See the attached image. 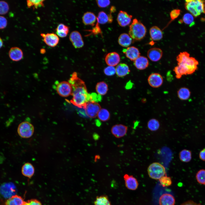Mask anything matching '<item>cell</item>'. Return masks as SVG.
<instances>
[{
  "mask_svg": "<svg viewBox=\"0 0 205 205\" xmlns=\"http://www.w3.org/2000/svg\"><path fill=\"white\" fill-rule=\"evenodd\" d=\"M68 82L71 85L72 91V99L70 102L75 106L84 109L87 103L89 101H94L95 97L87 92L84 82L80 78L76 72L71 75Z\"/></svg>",
  "mask_w": 205,
  "mask_h": 205,
  "instance_id": "cell-1",
  "label": "cell"
},
{
  "mask_svg": "<svg viewBox=\"0 0 205 205\" xmlns=\"http://www.w3.org/2000/svg\"><path fill=\"white\" fill-rule=\"evenodd\" d=\"M177 65L173 71L177 79L184 75L192 74L197 69L198 62L194 58L190 56L187 52H180L177 57Z\"/></svg>",
  "mask_w": 205,
  "mask_h": 205,
  "instance_id": "cell-2",
  "label": "cell"
},
{
  "mask_svg": "<svg viewBox=\"0 0 205 205\" xmlns=\"http://www.w3.org/2000/svg\"><path fill=\"white\" fill-rule=\"evenodd\" d=\"M146 29L145 26L140 22L136 19H134L130 25L129 34L133 39L140 40L145 36Z\"/></svg>",
  "mask_w": 205,
  "mask_h": 205,
  "instance_id": "cell-3",
  "label": "cell"
},
{
  "mask_svg": "<svg viewBox=\"0 0 205 205\" xmlns=\"http://www.w3.org/2000/svg\"><path fill=\"white\" fill-rule=\"evenodd\" d=\"M185 9L195 17L204 13L205 0H186L185 1Z\"/></svg>",
  "mask_w": 205,
  "mask_h": 205,
  "instance_id": "cell-4",
  "label": "cell"
},
{
  "mask_svg": "<svg viewBox=\"0 0 205 205\" xmlns=\"http://www.w3.org/2000/svg\"><path fill=\"white\" fill-rule=\"evenodd\" d=\"M148 175L151 178L159 179L165 175L166 171L163 165L158 162H154L149 165L147 169Z\"/></svg>",
  "mask_w": 205,
  "mask_h": 205,
  "instance_id": "cell-5",
  "label": "cell"
},
{
  "mask_svg": "<svg viewBox=\"0 0 205 205\" xmlns=\"http://www.w3.org/2000/svg\"><path fill=\"white\" fill-rule=\"evenodd\" d=\"M34 131L33 125L27 121L21 123L17 128V132L19 135L24 138H28L31 137L34 133Z\"/></svg>",
  "mask_w": 205,
  "mask_h": 205,
  "instance_id": "cell-6",
  "label": "cell"
},
{
  "mask_svg": "<svg viewBox=\"0 0 205 205\" xmlns=\"http://www.w3.org/2000/svg\"><path fill=\"white\" fill-rule=\"evenodd\" d=\"M16 188L11 182L4 183L0 186V196L7 200L15 195Z\"/></svg>",
  "mask_w": 205,
  "mask_h": 205,
  "instance_id": "cell-7",
  "label": "cell"
},
{
  "mask_svg": "<svg viewBox=\"0 0 205 205\" xmlns=\"http://www.w3.org/2000/svg\"><path fill=\"white\" fill-rule=\"evenodd\" d=\"M56 84V90L60 96L67 97L72 95V89L69 82L62 81Z\"/></svg>",
  "mask_w": 205,
  "mask_h": 205,
  "instance_id": "cell-8",
  "label": "cell"
},
{
  "mask_svg": "<svg viewBox=\"0 0 205 205\" xmlns=\"http://www.w3.org/2000/svg\"><path fill=\"white\" fill-rule=\"evenodd\" d=\"M84 109L87 116L90 118H94L97 116L101 108L98 103L94 101H89L87 103Z\"/></svg>",
  "mask_w": 205,
  "mask_h": 205,
  "instance_id": "cell-9",
  "label": "cell"
},
{
  "mask_svg": "<svg viewBox=\"0 0 205 205\" xmlns=\"http://www.w3.org/2000/svg\"><path fill=\"white\" fill-rule=\"evenodd\" d=\"M40 35L43 38L44 42L46 45L50 47H55L59 42V37L56 34L53 33H41Z\"/></svg>",
  "mask_w": 205,
  "mask_h": 205,
  "instance_id": "cell-10",
  "label": "cell"
},
{
  "mask_svg": "<svg viewBox=\"0 0 205 205\" xmlns=\"http://www.w3.org/2000/svg\"><path fill=\"white\" fill-rule=\"evenodd\" d=\"M69 40L73 46L75 48L83 47L84 43L80 33L77 31L72 32L69 36Z\"/></svg>",
  "mask_w": 205,
  "mask_h": 205,
  "instance_id": "cell-11",
  "label": "cell"
},
{
  "mask_svg": "<svg viewBox=\"0 0 205 205\" xmlns=\"http://www.w3.org/2000/svg\"><path fill=\"white\" fill-rule=\"evenodd\" d=\"M149 85L152 87L157 88L160 87L163 83L161 75L158 73H153L148 77L147 79Z\"/></svg>",
  "mask_w": 205,
  "mask_h": 205,
  "instance_id": "cell-12",
  "label": "cell"
},
{
  "mask_svg": "<svg viewBox=\"0 0 205 205\" xmlns=\"http://www.w3.org/2000/svg\"><path fill=\"white\" fill-rule=\"evenodd\" d=\"M127 129V127L124 125L116 124L112 127L111 132L114 136L119 138L124 136L126 134Z\"/></svg>",
  "mask_w": 205,
  "mask_h": 205,
  "instance_id": "cell-13",
  "label": "cell"
},
{
  "mask_svg": "<svg viewBox=\"0 0 205 205\" xmlns=\"http://www.w3.org/2000/svg\"><path fill=\"white\" fill-rule=\"evenodd\" d=\"M132 18V15H129L126 12L121 11L118 15L117 21L120 26L124 27L130 24Z\"/></svg>",
  "mask_w": 205,
  "mask_h": 205,
  "instance_id": "cell-14",
  "label": "cell"
},
{
  "mask_svg": "<svg viewBox=\"0 0 205 205\" xmlns=\"http://www.w3.org/2000/svg\"><path fill=\"white\" fill-rule=\"evenodd\" d=\"M105 60L107 65L114 66L117 65L119 63L120 57L119 54L117 52H111L106 55Z\"/></svg>",
  "mask_w": 205,
  "mask_h": 205,
  "instance_id": "cell-15",
  "label": "cell"
},
{
  "mask_svg": "<svg viewBox=\"0 0 205 205\" xmlns=\"http://www.w3.org/2000/svg\"><path fill=\"white\" fill-rule=\"evenodd\" d=\"M163 55L162 50L158 48H153L149 49L147 52V56L152 61L156 62L159 61Z\"/></svg>",
  "mask_w": 205,
  "mask_h": 205,
  "instance_id": "cell-16",
  "label": "cell"
},
{
  "mask_svg": "<svg viewBox=\"0 0 205 205\" xmlns=\"http://www.w3.org/2000/svg\"><path fill=\"white\" fill-rule=\"evenodd\" d=\"M124 178L125 186L128 189L135 190L137 188L138 185V181L132 175L125 174L124 176Z\"/></svg>",
  "mask_w": 205,
  "mask_h": 205,
  "instance_id": "cell-17",
  "label": "cell"
},
{
  "mask_svg": "<svg viewBox=\"0 0 205 205\" xmlns=\"http://www.w3.org/2000/svg\"><path fill=\"white\" fill-rule=\"evenodd\" d=\"M123 52L126 57L132 61H134L140 56V53L139 50L134 46L128 47L123 50Z\"/></svg>",
  "mask_w": 205,
  "mask_h": 205,
  "instance_id": "cell-18",
  "label": "cell"
},
{
  "mask_svg": "<svg viewBox=\"0 0 205 205\" xmlns=\"http://www.w3.org/2000/svg\"><path fill=\"white\" fill-rule=\"evenodd\" d=\"M10 58L14 61H18L21 60L23 57V53L22 50L17 47L11 48L9 52Z\"/></svg>",
  "mask_w": 205,
  "mask_h": 205,
  "instance_id": "cell-19",
  "label": "cell"
},
{
  "mask_svg": "<svg viewBox=\"0 0 205 205\" xmlns=\"http://www.w3.org/2000/svg\"><path fill=\"white\" fill-rule=\"evenodd\" d=\"M134 64L138 69L144 70L148 67L149 62L147 58L140 56L134 61Z\"/></svg>",
  "mask_w": 205,
  "mask_h": 205,
  "instance_id": "cell-20",
  "label": "cell"
},
{
  "mask_svg": "<svg viewBox=\"0 0 205 205\" xmlns=\"http://www.w3.org/2000/svg\"><path fill=\"white\" fill-rule=\"evenodd\" d=\"M175 200L174 196L168 193L163 194L159 199V205H175Z\"/></svg>",
  "mask_w": 205,
  "mask_h": 205,
  "instance_id": "cell-21",
  "label": "cell"
},
{
  "mask_svg": "<svg viewBox=\"0 0 205 205\" xmlns=\"http://www.w3.org/2000/svg\"><path fill=\"white\" fill-rule=\"evenodd\" d=\"M82 21L86 25H94L97 20V17L93 13L87 12L85 13L82 17Z\"/></svg>",
  "mask_w": 205,
  "mask_h": 205,
  "instance_id": "cell-22",
  "label": "cell"
},
{
  "mask_svg": "<svg viewBox=\"0 0 205 205\" xmlns=\"http://www.w3.org/2000/svg\"><path fill=\"white\" fill-rule=\"evenodd\" d=\"M21 172L24 176L29 178H31L34 173V167L31 163H26L22 167Z\"/></svg>",
  "mask_w": 205,
  "mask_h": 205,
  "instance_id": "cell-23",
  "label": "cell"
},
{
  "mask_svg": "<svg viewBox=\"0 0 205 205\" xmlns=\"http://www.w3.org/2000/svg\"><path fill=\"white\" fill-rule=\"evenodd\" d=\"M149 34L151 38L153 40H160L163 37L162 31L156 26H153L150 28Z\"/></svg>",
  "mask_w": 205,
  "mask_h": 205,
  "instance_id": "cell-24",
  "label": "cell"
},
{
  "mask_svg": "<svg viewBox=\"0 0 205 205\" xmlns=\"http://www.w3.org/2000/svg\"><path fill=\"white\" fill-rule=\"evenodd\" d=\"M116 73L119 77H123L128 74L130 72L129 67L126 63H121L116 68Z\"/></svg>",
  "mask_w": 205,
  "mask_h": 205,
  "instance_id": "cell-25",
  "label": "cell"
},
{
  "mask_svg": "<svg viewBox=\"0 0 205 205\" xmlns=\"http://www.w3.org/2000/svg\"><path fill=\"white\" fill-rule=\"evenodd\" d=\"M24 201L23 198L15 194L7 199L5 202V205H23Z\"/></svg>",
  "mask_w": 205,
  "mask_h": 205,
  "instance_id": "cell-26",
  "label": "cell"
},
{
  "mask_svg": "<svg viewBox=\"0 0 205 205\" xmlns=\"http://www.w3.org/2000/svg\"><path fill=\"white\" fill-rule=\"evenodd\" d=\"M119 44L123 47H127L131 44L132 38L128 34L124 33L119 36L118 40Z\"/></svg>",
  "mask_w": 205,
  "mask_h": 205,
  "instance_id": "cell-27",
  "label": "cell"
},
{
  "mask_svg": "<svg viewBox=\"0 0 205 205\" xmlns=\"http://www.w3.org/2000/svg\"><path fill=\"white\" fill-rule=\"evenodd\" d=\"M69 28L62 23L60 24L56 29L57 35L61 38L66 37L69 32Z\"/></svg>",
  "mask_w": 205,
  "mask_h": 205,
  "instance_id": "cell-28",
  "label": "cell"
},
{
  "mask_svg": "<svg viewBox=\"0 0 205 205\" xmlns=\"http://www.w3.org/2000/svg\"><path fill=\"white\" fill-rule=\"evenodd\" d=\"M179 156L180 159L181 161L184 162H188L192 158L191 151L187 149L183 150L179 153Z\"/></svg>",
  "mask_w": 205,
  "mask_h": 205,
  "instance_id": "cell-29",
  "label": "cell"
},
{
  "mask_svg": "<svg viewBox=\"0 0 205 205\" xmlns=\"http://www.w3.org/2000/svg\"><path fill=\"white\" fill-rule=\"evenodd\" d=\"M177 96L179 98L182 100H186L190 97V92L188 88L183 87L180 88L177 91Z\"/></svg>",
  "mask_w": 205,
  "mask_h": 205,
  "instance_id": "cell-30",
  "label": "cell"
},
{
  "mask_svg": "<svg viewBox=\"0 0 205 205\" xmlns=\"http://www.w3.org/2000/svg\"><path fill=\"white\" fill-rule=\"evenodd\" d=\"M108 89L107 85L103 81L97 83L96 87V90L99 94L103 95H105Z\"/></svg>",
  "mask_w": 205,
  "mask_h": 205,
  "instance_id": "cell-31",
  "label": "cell"
},
{
  "mask_svg": "<svg viewBox=\"0 0 205 205\" xmlns=\"http://www.w3.org/2000/svg\"><path fill=\"white\" fill-rule=\"evenodd\" d=\"M179 21L180 23L183 22L190 27L194 26L195 24L193 16L190 13L184 14L182 19L179 20Z\"/></svg>",
  "mask_w": 205,
  "mask_h": 205,
  "instance_id": "cell-32",
  "label": "cell"
},
{
  "mask_svg": "<svg viewBox=\"0 0 205 205\" xmlns=\"http://www.w3.org/2000/svg\"><path fill=\"white\" fill-rule=\"evenodd\" d=\"M94 204V205H111L108 197L105 195L97 196Z\"/></svg>",
  "mask_w": 205,
  "mask_h": 205,
  "instance_id": "cell-33",
  "label": "cell"
},
{
  "mask_svg": "<svg viewBox=\"0 0 205 205\" xmlns=\"http://www.w3.org/2000/svg\"><path fill=\"white\" fill-rule=\"evenodd\" d=\"M97 116L101 121L104 122L108 120L110 117L109 111L104 108L101 109L98 112Z\"/></svg>",
  "mask_w": 205,
  "mask_h": 205,
  "instance_id": "cell-34",
  "label": "cell"
},
{
  "mask_svg": "<svg viewBox=\"0 0 205 205\" xmlns=\"http://www.w3.org/2000/svg\"><path fill=\"white\" fill-rule=\"evenodd\" d=\"M147 126L148 128L151 131H155L159 128L160 124L159 121L155 118H152L149 120Z\"/></svg>",
  "mask_w": 205,
  "mask_h": 205,
  "instance_id": "cell-35",
  "label": "cell"
},
{
  "mask_svg": "<svg viewBox=\"0 0 205 205\" xmlns=\"http://www.w3.org/2000/svg\"><path fill=\"white\" fill-rule=\"evenodd\" d=\"M44 0H27V5L28 7H33L34 9H37L44 6Z\"/></svg>",
  "mask_w": 205,
  "mask_h": 205,
  "instance_id": "cell-36",
  "label": "cell"
},
{
  "mask_svg": "<svg viewBox=\"0 0 205 205\" xmlns=\"http://www.w3.org/2000/svg\"><path fill=\"white\" fill-rule=\"evenodd\" d=\"M108 16L103 11H101L98 14L97 20L98 24H104L108 22Z\"/></svg>",
  "mask_w": 205,
  "mask_h": 205,
  "instance_id": "cell-37",
  "label": "cell"
},
{
  "mask_svg": "<svg viewBox=\"0 0 205 205\" xmlns=\"http://www.w3.org/2000/svg\"><path fill=\"white\" fill-rule=\"evenodd\" d=\"M196 179L199 184L205 185V169H201L197 172Z\"/></svg>",
  "mask_w": 205,
  "mask_h": 205,
  "instance_id": "cell-38",
  "label": "cell"
},
{
  "mask_svg": "<svg viewBox=\"0 0 205 205\" xmlns=\"http://www.w3.org/2000/svg\"><path fill=\"white\" fill-rule=\"evenodd\" d=\"M161 184L163 187H168L170 186L172 183L171 178L167 176H164L159 179Z\"/></svg>",
  "mask_w": 205,
  "mask_h": 205,
  "instance_id": "cell-39",
  "label": "cell"
},
{
  "mask_svg": "<svg viewBox=\"0 0 205 205\" xmlns=\"http://www.w3.org/2000/svg\"><path fill=\"white\" fill-rule=\"evenodd\" d=\"M9 9L8 3L4 1H0V15H5L8 11Z\"/></svg>",
  "mask_w": 205,
  "mask_h": 205,
  "instance_id": "cell-40",
  "label": "cell"
},
{
  "mask_svg": "<svg viewBox=\"0 0 205 205\" xmlns=\"http://www.w3.org/2000/svg\"><path fill=\"white\" fill-rule=\"evenodd\" d=\"M104 74L107 76L113 75L116 72V69L114 66H109L104 69Z\"/></svg>",
  "mask_w": 205,
  "mask_h": 205,
  "instance_id": "cell-41",
  "label": "cell"
},
{
  "mask_svg": "<svg viewBox=\"0 0 205 205\" xmlns=\"http://www.w3.org/2000/svg\"><path fill=\"white\" fill-rule=\"evenodd\" d=\"M23 205H42L41 203L35 199H32L26 201H24Z\"/></svg>",
  "mask_w": 205,
  "mask_h": 205,
  "instance_id": "cell-42",
  "label": "cell"
},
{
  "mask_svg": "<svg viewBox=\"0 0 205 205\" xmlns=\"http://www.w3.org/2000/svg\"><path fill=\"white\" fill-rule=\"evenodd\" d=\"M97 3L98 6L101 8H104L108 6L110 3L109 0H97Z\"/></svg>",
  "mask_w": 205,
  "mask_h": 205,
  "instance_id": "cell-43",
  "label": "cell"
},
{
  "mask_svg": "<svg viewBox=\"0 0 205 205\" xmlns=\"http://www.w3.org/2000/svg\"><path fill=\"white\" fill-rule=\"evenodd\" d=\"M181 11L179 9H174L172 10L170 13V16L172 20L176 19L179 16Z\"/></svg>",
  "mask_w": 205,
  "mask_h": 205,
  "instance_id": "cell-44",
  "label": "cell"
},
{
  "mask_svg": "<svg viewBox=\"0 0 205 205\" xmlns=\"http://www.w3.org/2000/svg\"><path fill=\"white\" fill-rule=\"evenodd\" d=\"M7 20L4 17L0 16V29H3L6 27Z\"/></svg>",
  "mask_w": 205,
  "mask_h": 205,
  "instance_id": "cell-45",
  "label": "cell"
},
{
  "mask_svg": "<svg viewBox=\"0 0 205 205\" xmlns=\"http://www.w3.org/2000/svg\"><path fill=\"white\" fill-rule=\"evenodd\" d=\"M92 32L95 34H97L99 33H101V29L99 26V24L97 23L95 26L92 30Z\"/></svg>",
  "mask_w": 205,
  "mask_h": 205,
  "instance_id": "cell-46",
  "label": "cell"
},
{
  "mask_svg": "<svg viewBox=\"0 0 205 205\" xmlns=\"http://www.w3.org/2000/svg\"><path fill=\"white\" fill-rule=\"evenodd\" d=\"M181 205H200V204L197 203L192 200H189L185 202Z\"/></svg>",
  "mask_w": 205,
  "mask_h": 205,
  "instance_id": "cell-47",
  "label": "cell"
},
{
  "mask_svg": "<svg viewBox=\"0 0 205 205\" xmlns=\"http://www.w3.org/2000/svg\"><path fill=\"white\" fill-rule=\"evenodd\" d=\"M200 159L203 161H205V148L202 150L200 152L199 154Z\"/></svg>",
  "mask_w": 205,
  "mask_h": 205,
  "instance_id": "cell-48",
  "label": "cell"
},
{
  "mask_svg": "<svg viewBox=\"0 0 205 205\" xmlns=\"http://www.w3.org/2000/svg\"><path fill=\"white\" fill-rule=\"evenodd\" d=\"M110 10L111 13H114L116 11V8L115 7L112 6L111 7Z\"/></svg>",
  "mask_w": 205,
  "mask_h": 205,
  "instance_id": "cell-49",
  "label": "cell"
},
{
  "mask_svg": "<svg viewBox=\"0 0 205 205\" xmlns=\"http://www.w3.org/2000/svg\"><path fill=\"white\" fill-rule=\"evenodd\" d=\"M3 42L2 40L0 37V48L3 46Z\"/></svg>",
  "mask_w": 205,
  "mask_h": 205,
  "instance_id": "cell-50",
  "label": "cell"
},
{
  "mask_svg": "<svg viewBox=\"0 0 205 205\" xmlns=\"http://www.w3.org/2000/svg\"><path fill=\"white\" fill-rule=\"evenodd\" d=\"M45 52V50L44 49H42L40 50V52L42 54H44Z\"/></svg>",
  "mask_w": 205,
  "mask_h": 205,
  "instance_id": "cell-51",
  "label": "cell"
},
{
  "mask_svg": "<svg viewBox=\"0 0 205 205\" xmlns=\"http://www.w3.org/2000/svg\"><path fill=\"white\" fill-rule=\"evenodd\" d=\"M204 13H205V4L204 7Z\"/></svg>",
  "mask_w": 205,
  "mask_h": 205,
  "instance_id": "cell-52",
  "label": "cell"
}]
</instances>
